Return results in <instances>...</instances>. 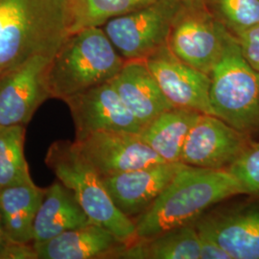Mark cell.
<instances>
[{"mask_svg":"<svg viewBox=\"0 0 259 259\" xmlns=\"http://www.w3.org/2000/svg\"><path fill=\"white\" fill-rule=\"evenodd\" d=\"M111 82L142 128L162 112L175 108L160 90L144 60L125 61Z\"/></svg>","mask_w":259,"mask_h":259,"instance_id":"cell-15","label":"cell"},{"mask_svg":"<svg viewBox=\"0 0 259 259\" xmlns=\"http://www.w3.org/2000/svg\"><path fill=\"white\" fill-rule=\"evenodd\" d=\"M91 222L72 191L57 181L47 187L39 204L33 227V243L49 240Z\"/></svg>","mask_w":259,"mask_h":259,"instance_id":"cell-17","label":"cell"},{"mask_svg":"<svg viewBox=\"0 0 259 259\" xmlns=\"http://www.w3.org/2000/svg\"><path fill=\"white\" fill-rule=\"evenodd\" d=\"M209 102L213 115L242 133L259 134V74L230 33L210 73Z\"/></svg>","mask_w":259,"mask_h":259,"instance_id":"cell-4","label":"cell"},{"mask_svg":"<svg viewBox=\"0 0 259 259\" xmlns=\"http://www.w3.org/2000/svg\"><path fill=\"white\" fill-rule=\"evenodd\" d=\"M46 163L58 181L72 191L92 222L111 232L124 244L137 239L135 221L117 208L101 177L76 155L71 142H54L47 151Z\"/></svg>","mask_w":259,"mask_h":259,"instance_id":"cell-5","label":"cell"},{"mask_svg":"<svg viewBox=\"0 0 259 259\" xmlns=\"http://www.w3.org/2000/svg\"><path fill=\"white\" fill-rule=\"evenodd\" d=\"M125 60L101 27L83 28L70 34L47 67L50 98H65L111 81Z\"/></svg>","mask_w":259,"mask_h":259,"instance_id":"cell-3","label":"cell"},{"mask_svg":"<svg viewBox=\"0 0 259 259\" xmlns=\"http://www.w3.org/2000/svg\"><path fill=\"white\" fill-rule=\"evenodd\" d=\"M201 114L194 110L173 108L144 126L139 136L165 162H181L185 140Z\"/></svg>","mask_w":259,"mask_h":259,"instance_id":"cell-20","label":"cell"},{"mask_svg":"<svg viewBox=\"0 0 259 259\" xmlns=\"http://www.w3.org/2000/svg\"><path fill=\"white\" fill-rule=\"evenodd\" d=\"M144 61L168 101L175 108L213 115L209 102V75L185 64L167 45Z\"/></svg>","mask_w":259,"mask_h":259,"instance_id":"cell-13","label":"cell"},{"mask_svg":"<svg viewBox=\"0 0 259 259\" xmlns=\"http://www.w3.org/2000/svg\"><path fill=\"white\" fill-rule=\"evenodd\" d=\"M47 188L31 179L0 189V213L9 240L33 243V227Z\"/></svg>","mask_w":259,"mask_h":259,"instance_id":"cell-18","label":"cell"},{"mask_svg":"<svg viewBox=\"0 0 259 259\" xmlns=\"http://www.w3.org/2000/svg\"><path fill=\"white\" fill-rule=\"evenodd\" d=\"M183 9H204L207 0H175Z\"/></svg>","mask_w":259,"mask_h":259,"instance_id":"cell-27","label":"cell"},{"mask_svg":"<svg viewBox=\"0 0 259 259\" xmlns=\"http://www.w3.org/2000/svg\"><path fill=\"white\" fill-rule=\"evenodd\" d=\"M70 35L68 0H0V74L33 56H53Z\"/></svg>","mask_w":259,"mask_h":259,"instance_id":"cell-2","label":"cell"},{"mask_svg":"<svg viewBox=\"0 0 259 259\" xmlns=\"http://www.w3.org/2000/svg\"><path fill=\"white\" fill-rule=\"evenodd\" d=\"M200 236L194 224L125 244L115 255L124 259H200Z\"/></svg>","mask_w":259,"mask_h":259,"instance_id":"cell-19","label":"cell"},{"mask_svg":"<svg viewBox=\"0 0 259 259\" xmlns=\"http://www.w3.org/2000/svg\"><path fill=\"white\" fill-rule=\"evenodd\" d=\"M200 259H232L231 255L211 238L200 234Z\"/></svg>","mask_w":259,"mask_h":259,"instance_id":"cell-26","label":"cell"},{"mask_svg":"<svg viewBox=\"0 0 259 259\" xmlns=\"http://www.w3.org/2000/svg\"><path fill=\"white\" fill-rule=\"evenodd\" d=\"M235 37L238 39L245 59L259 74V25L248 29Z\"/></svg>","mask_w":259,"mask_h":259,"instance_id":"cell-25","label":"cell"},{"mask_svg":"<svg viewBox=\"0 0 259 259\" xmlns=\"http://www.w3.org/2000/svg\"><path fill=\"white\" fill-rule=\"evenodd\" d=\"M183 9L175 0L157 2L108 20L103 30L125 61L146 60L166 46L178 14Z\"/></svg>","mask_w":259,"mask_h":259,"instance_id":"cell-6","label":"cell"},{"mask_svg":"<svg viewBox=\"0 0 259 259\" xmlns=\"http://www.w3.org/2000/svg\"><path fill=\"white\" fill-rule=\"evenodd\" d=\"M227 170L240 183L245 195L259 197V141L252 140Z\"/></svg>","mask_w":259,"mask_h":259,"instance_id":"cell-24","label":"cell"},{"mask_svg":"<svg viewBox=\"0 0 259 259\" xmlns=\"http://www.w3.org/2000/svg\"><path fill=\"white\" fill-rule=\"evenodd\" d=\"M185 166L182 162H159L101 179L117 208L135 220Z\"/></svg>","mask_w":259,"mask_h":259,"instance_id":"cell-14","label":"cell"},{"mask_svg":"<svg viewBox=\"0 0 259 259\" xmlns=\"http://www.w3.org/2000/svg\"><path fill=\"white\" fill-rule=\"evenodd\" d=\"M53 56L38 54L0 74V125L26 126L50 98L47 67Z\"/></svg>","mask_w":259,"mask_h":259,"instance_id":"cell-9","label":"cell"},{"mask_svg":"<svg viewBox=\"0 0 259 259\" xmlns=\"http://www.w3.org/2000/svg\"><path fill=\"white\" fill-rule=\"evenodd\" d=\"M207 211L194 223L232 259H259V197Z\"/></svg>","mask_w":259,"mask_h":259,"instance_id":"cell-11","label":"cell"},{"mask_svg":"<svg viewBox=\"0 0 259 259\" xmlns=\"http://www.w3.org/2000/svg\"><path fill=\"white\" fill-rule=\"evenodd\" d=\"M64 102L74 122L75 140L101 131L140 133L142 130L111 81L69 96Z\"/></svg>","mask_w":259,"mask_h":259,"instance_id":"cell-12","label":"cell"},{"mask_svg":"<svg viewBox=\"0 0 259 259\" xmlns=\"http://www.w3.org/2000/svg\"><path fill=\"white\" fill-rule=\"evenodd\" d=\"M76 155L100 177L165 162L142 140L139 133L101 131L71 142Z\"/></svg>","mask_w":259,"mask_h":259,"instance_id":"cell-7","label":"cell"},{"mask_svg":"<svg viewBox=\"0 0 259 259\" xmlns=\"http://www.w3.org/2000/svg\"><path fill=\"white\" fill-rule=\"evenodd\" d=\"M157 0H68L70 34L83 28L101 27L115 17L142 9Z\"/></svg>","mask_w":259,"mask_h":259,"instance_id":"cell-21","label":"cell"},{"mask_svg":"<svg viewBox=\"0 0 259 259\" xmlns=\"http://www.w3.org/2000/svg\"><path fill=\"white\" fill-rule=\"evenodd\" d=\"M124 245L111 232L93 222L49 240L33 243L37 259L115 258Z\"/></svg>","mask_w":259,"mask_h":259,"instance_id":"cell-16","label":"cell"},{"mask_svg":"<svg viewBox=\"0 0 259 259\" xmlns=\"http://www.w3.org/2000/svg\"><path fill=\"white\" fill-rule=\"evenodd\" d=\"M10 242L11 240H9V238L7 237V234L4 230L2 217H1V213H0V259H2V255L6 250L7 246L9 245Z\"/></svg>","mask_w":259,"mask_h":259,"instance_id":"cell-28","label":"cell"},{"mask_svg":"<svg viewBox=\"0 0 259 259\" xmlns=\"http://www.w3.org/2000/svg\"><path fill=\"white\" fill-rule=\"evenodd\" d=\"M238 195H245V190L228 170L185 165L151 206L134 220L137 238L194 224L215 204Z\"/></svg>","mask_w":259,"mask_h":259,"instance_id":"cell-1","label":"cell"},{"mask_svg":"<svg viewBox=\"0 0 259 259\" xmlns=\"http://www.w3.org/2000/svg\"><path fill=\"white\" fill-rule=\"evenodd\" d=\"M215 17L234 36L259 25V0H207Z\"/></svg>","mask_w":259,"mask_h":259,"instance_id":"cell-23","label":"cell"},{"mask_svg":"<svg viewBox=\"0 0 259 259\" xmlns=\"http://www.w3.org/2000/svg\"><path fill=\"white\" fill-rule=\"evenodd\" d=\"M253 140L212 114L202 113L190 130L181 162L188 166L227 170Z\"/></svg>","mask_w":259,"mask_h":259,"instance_id":"cell-10","label":"cell"},{"mask_svg":"<svg viewBox=\"0 0 259 259\" xmlns=\"http://www.w3.org/2000/svg\"><path fill=\"white\" fill-rule=\"evenodd\" d=\"M24 140L25 126L0 125V189L31 179Z\"/></svg>","mask_w":259,"mask_h":259,"instance_id":"cell-22","label":"cell"},{"mask_svg":"<svg viewBox=\"0 0 259 259\" xmlns=\"http://www.w3.org/2000/svg\"><path fill=\"white\" fill-rule=\"evenodd\" d=\"M231 32L204 9H182L167 46L185 64L209 75Z\"/></svg>","mask_w":259,"mask_h":259,"instance_id":"cell-8","label":"cell"}]
</instances>
